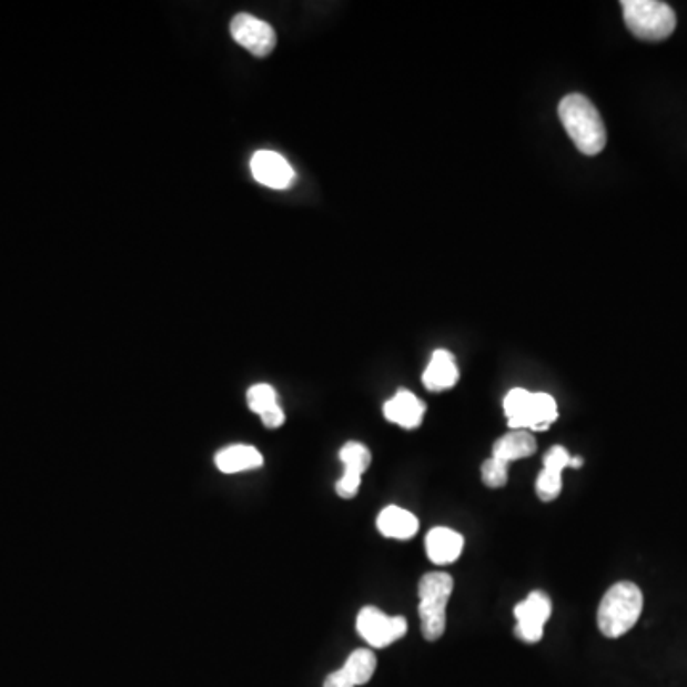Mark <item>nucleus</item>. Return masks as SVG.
<instances>
[{
	"instance_id": "obj_1",
	"label": "nucleus",
	"mask_w": 687,
	"mask_h": 687,
	"mask_svg": "<svg viewBox=\"0 0 687 687\" xmlns=\"http://www.w3.org/2000/svg\"><path fill=\"white\" fill-rule=\"evenodd\" d=\"M558 115L565 132L583 155L594 156L604 151L607 143L606 124L586 95H565L559 102Z\"/></svg>"
},
{
	"instance_id": "obj_2",
	"label": "nucleus",
	"mask_w": 687,
	"mask_h": 687,
	"mask_svg": "<svg viewBox=\"0 0 687 687\" xmlns=\"http://www.w3.org/2000/svg\"><path fill=\"white\" fill-rule=\"evenodd\" d=\"M644 612L640 586L630 580L613 585L602 598L598 609L599 630L607 638H620L630 633Z\"/></svg>"
},
{
	"instance_id": "obj_3",
	"label": "nucleus",
	"mask_w": 687,
	"mask_h": 687,
	"mask_svg": "<svg viewBox=\"0 0 687 687\" xmlns=\"http://www.w3.org/2000/svg\"><path fill=\"white\" fill-rule=\"evenodd\" d=\"M455 580L447 573H426L418 583V615L424 640L436 641L447 628V604Z\"/></svg>"
},
{
	"instance_id": "obj_4",
	"label": "nucleus",
	"mask_w": 687,
	"mask_h": 687,
	"mask_svg": "<svg viewBox=\"0 0 687 687\" xmlns=\"http://www.w3.org/2000/svg\"><path fill=\"white\" fill-rule=\"evenodd\" d=\"M623 16L626 28L641 41H665L676 29V14L659 0H625Z\"/></svg>"
},
{
	"instance_id": "obj_5",
	"label": "nucleus",
	"mask_w": 687,
	"mask_h": 687,
	"mask_svg": "<svg viewBox=\"0 0 687 687\" xmlns=\"http://www.w3.org/2000/svg\"><path fill=\"white\" fill-rule=\"evenodd\" d=\"M357 633L368 646L382 649L402 640L407 633V619L390 617L373 606L363 607L357 615Z\"/></svg>"
},
{
	"instance_id": "obj_6",
	"label": "nucleus",
	"mask_w": 687,
	"mask_h": 687,
	"mask_svg": "<svg viewBox=\"0 0 687 687\" xmlns=\"http://www.w3.org/2000/svg\"><path fill=\"white\" fill-rule=\"evenodd\" d=\"M516 615V636L525 644L543 640L546 620L550 619L552 602L545 593L535 590L514 609Z\"/></svg>"
},
{
	"instance_id": "obj_7",
	"label": "nucleus",
	"mask_w": 687,
	"mask_h": 687,
	"mask_svg": "<svg viewBox=\"0 0 687 687\" xmlns=\"http://www.w3.org/2000/svg\"><path fill=\"white\" fill-rule=\"evenodd\" d=\"M230 31L235 42L246 48L256 58L270 54L277 44V37L272 26L251 14L235 16L230 23Z\"/></svg>"
},
{
	"instance_id": "obj_8",
	"label": "nucleus",
	"mask_w": 687,
	"mask_h": 687,
	"mask_svg": "<svg viewBox=\"0 0 687 687\" xmlns=\"http://www.w3.org/2000/svg\"><path fill=\"white\" fill-rule=\"evenodd\" d=\"M578 466H583V458H573L569 451L562 445L552 447L545 455V468L538 474L537 484H535L540 501L550 503L558 497L562 493V472L565 468H578Z\"/></svg>"
},
{
	"instance_id": "obj_9",
	"label": "nucleus",
	"mask_w": 687,
	"mask_h": 687,
	"mask_svg": "<svg viewBox=\"0 0 687 687\" xmlns=\"http://www.w3.org/2000/svg\"><path fill=\"white\" fill-rule=\"evenodd\" d=\"M252 176L272 190H286L294 182L293 166L275 151H256L251 161Z\"/></svg>"
},
{
	"instance_id": "obj_10",
	"label": "nucleus",
	"mask_w": 687,
	"mask_h": 687,
	"mask_svg": "<svg viewBox=\"0 0 687 687\" xmlns=\"http://www.w3.org/2000/svg\"><path fill=\"white\" fill-rule=\"evenodd\" d=\"M376 670V655L371 649H355L347 657L344 667L329 674L323 687H357L365 686Z\"/></svg>"
},
{
	"instance_id": "obj_11",
	"label": "nucleus",
	"mask_w": 687,
	"mask_h": 687,
	"mask_svg": "<svg viewBox=\"0 0 687 687\" xmlns=\"http://www.w3.org/2000/svg\"><path fill=\"white\" fill-rule=\"evenodd\" d=\"M424 413L426 405L407 390H400L390 402L384 403V416L405 430L418 428Z\"/></svg>"
},
{
	"instance_id": "obj_12",
	"label": "nucleus",
	"mask_w": 687,
	"mask_h": 687,
	"mask_svg": "<svg viewBox=\"0 0 687 687\" xmlns=\"http://www.w3.org/2000/svg\"><path fill=\"white\" fill-rule=\"evenodd\" d=\"M464 538L449 527H434L426 537V554L436 565H449L461 558Z\"/></svg>"
},
{
	"instance_id": "obj_13",
	"label": "nucleus",
	"mask_w": 687,
	"mask_h": 687,
	"mask_svg": "<svg viewBox=\"0 0 687 687\" xmlns=\"http://www.w3.org/2000/svg\"><path fill=\"white\" fill-rule=\"evenodd\" d=\"M456 382H458V368H456L455 355L447 350H436L422 375V384L430 392H443V390L453 388Z\"/></svg>"
},
{
	"instance_id": "obj_14",
	"label": "nucleus",
	"mask_w": 687,
	"mask_h": 687,
	"mask_svg": "<svg viewBox=\"0 0 687 687\" xmlns=\"http://www.w3.org/2000/svg\"><path fill=\"white\" fill-rule=\"evenodd\" d=\"M376 527L381 535L386 538H397V540H408L418 533V519L415 514L400 508V506H388L378 514Z\"/></svg>"
},
{
	"instance_id": "obj_15",
	"label": "nucleus",
	"mask_w": 687,
	"mask_h": 687,
	"mask_svg": "<svg viewBox=\"0 0 687 687\" xmlns=\"http://www.w3.org/2000/svg\"><path fill=\"white\" fill-rule=\"evenodd\" d=\"M535 451L537 442L529 430H512L511 434L498 437L493 445V456L508 464L535 455Z\"/></svg>"
},
{
	"instance_id": "obj_16",
	"label": "nucleus",
	"mask_w": 687,
	"mask_h": 687,
	"mask_svg": "<svg viewBox=\"0 0 687 687\" xmlns=\"http://www.w3.org/2000/svg\"><path fill=\"white\" fill-rule=\"evenodd\" d=\"M504 413L508 418V426L512 430H529L535 426V415H533V392L524 388H514L504 397Z\"/></svg>"
},
{
	"instance_id": "obj_17",
	"label": "nucleus",
	"mask_w": 687,
	"mask_h": 687,
	"mask_svg": "<svg viewBox=\"0 0 687 687\" xmlns=\"http://www.w3.org/2000/svg\"><path fill=\"white\" fill-rule=\"evenodd\" d=\"M214 463L224 474H238L245 469L260 468L264 464L262 453L252 445H232L220 451Z\"/></svg>"
},
{
	"instance_id": "obj_18",
	"label": "nucleus",
	"mask_w": 687,
	"mask_h": 687,
	"mask_svg": "<svg viewBox=\"0 0 687 687\" xmlns=\"http://www.w3.org/2000/svg\"><path fill=\"white\" fill-rule=\"evenodd\" d=\"M533 415H535L533 432H545V430L550 428L552 422L558 418L556 400L545 392L533 394Z\"/></svg>"
},
{
	"instance_id": "obj_19",
	"label": "nucleus",
	"mask_w": 687,
	"mask_h": 687,
	"mask_svg": "<svg viewBox=\"0 0 687 687\" xmlns=\"http://www.w3.org/2000/svg\"><path fill=\"white\" fill-rule=\"evenodd\" d=\"M341 461L344 464V469L355 472L363 476L367 472L371 464V451L360 442H350L341 449Z\"/></svg>"
},
{
	"instance_id": "obj_20",
	"label": "nucleus",
	"mask_w": 687,
	"mask_h": 687,
	"mask_svg": "<svg viewBox=\"0 0 687 687\" xmlns=\"http://www.w3.org/2000/svg\"><path fill=\"white\" fill-rule=\"evenodd\" d=\"M246 403L252 413L262 416L277 405V392L270 384H256L246 392Z\"/></svg>"
},
{
	"instance_id": "obj_21",
	"label": "nucleus",
	"mask_w": 687,
	"mask_h": 687,
	"mask_svg": "<svg viewBox=\"0 0 687 687\" xmlns=\"http://www.w3.org/2000/svg\"><path fill=\"white\" fill-rule=\"evenodd\" d=\"M508 466H511V464L498 461L495 456H491L489 461H485L484 466H482V479H484V484L491 487V489L504 487L506 482H508Z\"/></svg>"
},
{
	"instance_id": "obj_22",
	"label": "nucleus",
	"mask_w": 687,
	"mask_h": 687,
	"mask_svg": "<svg viewBox=\"0 0 687 687\" xmlns=\"http://www.w3.org/2000/svg\"><path fill=\"white\" fill-rule=\"evenodd\" d=\"M360 474H355V472H350V469H344V474H342L341 479L336 482V493H339L342 498H354L355 495H357V491H360Z\"/></svg>"
},
{
	"instance_id": "obj_23",
	"label": "nucleus",
	"mask_w": 687,
	"mask_h": 687,
	"mask_svg": "<svg viewBox=\"0 0 687 687\" xmlns=\"http://www.w3.org/2000/svg\"><path fill=\"white\" fill-rule=\"evenodd\" d=\"M260 418H262L266 428H280V426H283V422H285V413H283V408L280 405H275V407L270 408Z\"/></svg>"
}]
</instances>
